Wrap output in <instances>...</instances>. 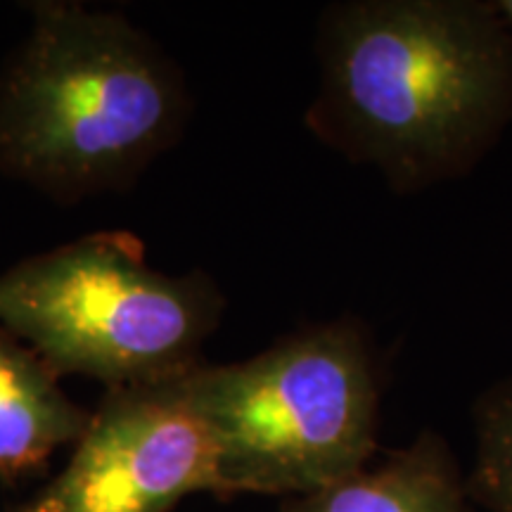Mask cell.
Here are the masks:
<instances>
[{"label": "cell", "mask_w": 512, "mask_h": 512, "mask_svg": "<svg viewBox=\"0 0 512 512\" xmlns=\"http://www.w3.org/2000/svg\"><path fill=\"white\" fill-rule=\"evenodd\" d=\"M467 479L439 432L425 430L380 463L304 496L283 498L280 512H470Z\"/></svg>", "instance_id": "obj_6"}, {"label": "cell", "mask_w": 512, "mask_h": 512, "mask_svg": "<svg viewBox=\"0 0 512 512\" xmlns=\"http://www.w3.org/2000/svg\"><path fill=\"white\" fill-rule=\"evenodd\" d=\"M219 451L226 501L304 496L373 463L380 363L361 318L309 325L247 361L188 375Z\"/></svg>", "instance_id": "obj_3"}, {"label": "cell", "mask_w": 512, "mask_h": 512, "mask_svg": "<svg viewBox=\"0 0 512 512\" xmlns=\"http://www.w3.org/2000/svg\"><path fill=\"white\" fill-rule=\"evenodd\" d=\"M91 411L69 399L60 377L0 325V489L41 472L74 446Z\"/></svg>", "instance_id": "obj_7"}, {"label": "cell", "mask_w": 512, "mask_h": 512, "mask_svg": "<svg viewBox=\"0 0 512 512\" xmlns=\"http://www.w3.org/2000/svg\"><path fill=\"white\" fill-rule=\"evenodd\" d=\"M304 124L396 195L470 176L512 124V31L494 0H342L316 34Z\"/></svg>", "instance_id": "obj_1"}, {"label": "cell", "mask_w": 512, "mask_h": 512, "mask_svg": "<svg viewBox=\"0 0 512 512\" xmlns=\"http://www.w3.org/2000/svg\"><path fill=\"white\" fill-rule=\"evenodd\" d=\"M472 430L475 463L465 475L470 501L486 512H512V377L477 396Z\"/></svg>", "instance_id": "obj_8"}, {"label": "cell", "mask_w": 512, "mask_h": 512, "mask_svg": "<svg viewBox=\"0 0 512 512\" xmlns=\"http://www.w3.org/2000/svg\"><path fill=\"white\" fill-rule=\"evenodd\" d=\"M226 306L209 273L157 271L126 230L83 235L0 273V325L57 377L107 389L192 373Z\"/></svg>", "instance_id": "obj_4"}, {"label": "cell", "mask_w": 512, "mask_h": 512, "mask_svg": "<svg viewBox=\"0 0 512 512\" xmlns=\"http://www.w3.org/2000/svg\"><path fill=\"white\" fill-rule=\"evenodd\" d=\"M188 375L107 389L46 489L60 512H171L192 494L226 501L216 441Z\"/></svg>", "instance_id": "obj_5"}, {"label": "cell", "mask_w": 512, "mask_h": 512, "mask_svg": "<svg viewBox=\"0 0 512 512\" xmlns=\"http://www.w3.org/2000/svg\"><path fill=\"white\" fill-rule=\"evenodd\" d=\"M12 512H60V505L53 501V496H50L48 491H43V494L38 496L36 501H31V503L24 505V508L12 510Z\"/></svg>", "instance_id": "obj_9"}, {"label": "cell", "mask_w": 512, "mask_h": 512, "mask_svg": "<svg viewBox=\"0 0 512 512\" xmlns=\"http://www.w3.org/2000/svg\"><path fill=\"white\" fill-rule=\"evenodd\" d=\"M0 72V174L55 202L126 188L190 117L181 67L121 12L31 3Z\"/></svg>", "instance_id": "obj_2"}, {"label": "cell", "mask_w": 512, "mask_h": 512, "mask_svg": "<svg viewBox=\"0 0 512 512\" xmlns=\"http://www.w3.org/2000/svg\"><path fill=\"white\" fill-rule=\"evenodd\" d=\"M498 15L503 17V22L508 24V29L512 31V0H494Z\"/></svg>", "instance_id": "obj_10"}]
</instances>
